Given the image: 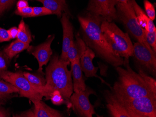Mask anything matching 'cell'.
Returning a JSON list of instances; mask_svg holds the SVG:
<instances>
[{"label":"cell","mask_w":156,"mask_h":117,"mask_svg":"<svg viewBox=\"0 0 156 117\" xmlns=\"http://www.w3.org/2000/svg\"><path fill=\"white\" fill-rule=\"evenodd\" d=\"M83 40L87 47L93 50L98 57L113 67L123 65L124 58L117 56L113 52L105 39L101 30V22L104 19L101 16L87 12L78 16Z\"/></svg>","instance_id":"6da1fadb"},{"label":"cell","mask_w":156,"mask_h":117,"mask_svg":"<svg viewBox=\"0 0 156 117\" xmlns=\"http://www.w3.org/2000/svg\"><path fill=\"white\" fill-rule=\"evenodd\" d=\"M70 63L69 60L60 59L57 54L51 57L45 70L46 83L43 93V97L48 100L53 91H59L68 108L71 107L70 98L73 91L71 71L67 68Z\"/></svg>","instance_id":"7a4b0ae2"},{"label":"cell","mask_w":156,"mask_h":117,"mask_svg":"<svg viewBox=\"0 0 156 117\" xmlns=\"http://www.w3.org/2000/svg\"><path fill=\"white\" fill-rule=\"evenodd\" d=\"M125 67H116L118 74V79L111 87V92L117 99H131L144 96H152L156 97L148 88L142 77L131 69L129 58H124Z\"/></svg>","instance_id":"3957f363"},{"label":"cell","mask_w":156,"mask_h":117,"mask_svg":"<svg viewBox=\"0 0 156 117\" xmlns=\"http://www.w3.org/2000/svg\"><path fill=\"white\" fill-rule=\"evenodd\" d=\"M101 30L108 43L117 56L129 58L133 56V44L129 34L124 33L114 22L104 20Z\"/></svg>","instance_id":"277c9868"},{"label":"cell","mask_w":156,"mask_h":117,"mask_svg":"<svg viewBox=\"0 0 156 117\" xmlns=\"http://www.w3.org/2000/svg\"><path fill=\"white\" fill-rule=\"evenodd\" d=\"M115 8L117 20L123 23L128 31L138 42L152 50L144 39V29L138 23L131 2L127 3L118 2Z\"/></svg>","instance_id":"5b68a950"},{"label":"cell","mask_w":156,"mask_h":117,"mask_svg":"<svg viewBox=\"0 0 156 117\" xmlns=\"http://www.w3.org/2000/svg\"><path fill=\"white\" fill-rule=\"evenodd\" d=\"M114 97L131 117H156V97L154 96H144L125 100Z\"/></svg>","instance_id":"8992f818"},{"label":"cell","mask_w":156,"mask_h":117,"mask_svg":"<svg viewBox=\"0 0 156 117\" xmlns=\"http://www.w3.org/2000/svg\"><path fill=\"white\" fill-rule=\"evenodd\" d=\"M0 78L16 87L19 91L20 97L27 98L32 102L41 100L43 97L32 87L22 71L12 72L6 70H0Z\"/></svg>","instance_id":"52a82bcc"},{"label":"cell","mask_w":156,"mask_h":117,"mask_svg":"<svg viewBox=\"0 0 156 117\" xmlns=\"http://www.w3.org/2000/svg\"><path fill=\"white\" fill-rule=\"evenodd\" d=\"M91 94L96 95L95 91L87 86L85 91L73 93L70 98L73 111L76 115L81 117H92L96 114L94 107L89 101V97Z\"/></svg>","instance_id":"ba28073f"},{"label":"cell","mask_w":156,"mask_h":117,"mask_svg":"<svg viewBox=\"0 0 156 117\" xmlns=\"http://www.w3.org/2000/svg\"><path fill=\"white\" fill-rule=\"evenodd\" d=\"M133 57L138 64L156 76V54L153 50L137 42L133 45Z\"/></svg>","instance_id":"9c48e42d"},{"label":"cell","mask_w":156,"mask_h":117,"mask_svg":"<svg viewBox=\"0 0 156 117\" xmlns=\"http://www.w3.org/2000/svg\"><path fill=\"white\" fill-rule=\"evenodd\" d=\"M115 0H89L87 10L89 13L102 17L104 20L112 22L117 20Z\"/></svg>","instance_id":"30bf717a"},{"label":"cell","mask_w":156,"mask_h":117,"mask_svg":"<svg viewBox=\"0 0 156 117\" xmlns=\"http://www.w3.org/2000/svg\"><path fill=\"white\" fill-rule=\"evenodd\" d=\"M55 38V36H48L43 43L36 46H30L27 49L29 53L32 54L36 58L39 64L38 71L42 72V67L46 65L50 60L52 54V50L51 45Z\"/></svg>","instance_id":"8fae6325"},{"label":"cell","mask_w":156,"mask_h":117,"mask_svg":"<svg viewBox=\"0 0 156 117\" xmlns=\"http://www.w3.org/2000/svg\"><path fill=\"white\" fill-rule=\"evenodd\" d=\"M69 15L67 13L62 14L61 21L63 28V43H62V50L59 58L62 60L67 61V54L69 48L73 42L74 41V34H73V26L69 20Z\"/></svg>","instance_id":"7c38bea8"},{"label":"cell","mask_w":156,"mask_h":117,"mask_svg":"<svg viewBox=\"0 0 156 117\" xmlns=\"http://www.w3.org/2000/svg\"><path fill=\"white\" fill-rule=\"evenodd\" d=\"M96 56L95 53L89 47H87L83 55L80 59V64L82 71L85 73L87 77H96L100 78L102 82L105 81L102 78L98 77L96 73L98 71V67H95L93 63V61ZM109 85L108 84H106Z\"/></svg>","instance_id":"4fadbf2b"},{"label":"cell","mask_w":156,"mask_h":117,"mask_svg":"<svg viewBox=\"0 0 156 117\" xmlns=\"http://www.w3.org/2000/svg\"><path fill=\"white\" fill-rule=\"evenodd\" d=\"M106 107L110 117H131L125 108L120 104L113 96L111 91H106L104 92Z\"/></svg>","instance_id":"5bb4252c"},{"label":"cell","mask_w":156,"mask_h":117,"mask_svg":"<svg viewBox=\"0 0 156 117\" xmlns=\"http://www.w3.org/2000/svg\"><path fill=\"white\" fill-rule=\"evenodd\" d=\"M71 74L74 92L85 91L87 86L83 78V73L80 64V60H77L71 63Z\"/></svg>","instance_id":"9a60e30c"},{"label":"cell","mask_w":156,"mask_h":117,"mask_svg":"<svg viewBox=\"0 0 156 117\" xmlns=\"http://www.w3.org/2000/svg\"><path fill=\"white\" fill-rule=\"evenodd\" d=\"M87 47L83 39L77 35L76 40L73 42L67 52V59L70 63L76 60H80Z\"/></svg>","instance_id":"2e32d148"},{"label":"cell","mask_w":156,"mask_h":117,"mask_svg":"<svg viewBox=\"0 0 156 117\" xmlns=\"http://www.w3.org/2000/svg\"><path fill=\"white\" fill-rule=\"evenodd\" d=\"M34 105V112L35 117H64L61 112L55 110L41 100L32 101Z\"/></svg>","instance_id":"e0dca14e"},{"label":"cell","mask_w":156,"mask_h":117,"mask_svg":"<svg viewBox=\"0 0 156 117\" xmlns=\"http://www.w3.org/2000/svg\"><path fill=\"white\" fill-rule=\"evenodd\" d=\"M43 4L44 7L52 12V14L56 15L58 17H61L62 12L71 15L65 0H37Z\"/></svg>","instance_id":"ac0fdd59"},{"label":"cell","mask_w":156,"mask_h":117,"mask_svg":"<svg viewBox=\"0 0 156 117\" xmlns=\"http://www.w3.org/2000/svg\"><path fill=\"white\" fill-rule=\"evenodd\" d=\"M17 93L19 91L16 87L0 78V105L5 104L14 94Z\"/></svg>","instance_id":"d6986e66"},{"label":"cell","mask_w":156,"mask_h":117,"mask_svg":"<svg viewBox=\"0 0 156 117\" xmlns=\"http://www.w3.org/2000/svg\"><path fill=\"white\" fill-rule=\"evenodd\" d=\"M23 74L32 87L43 96L44 89L46 83V79L42 76L31 74L29 72H24Z\"/></svg>","instance_id":"ffe728a7"},{"label":"cell","mask_w":156,"mask_h":117,"mask_svg":"<svg viewBox=\"0 0 156 117\" xmlns=\"http://www.w3.org/2000/svg\"><path fill=\"white\" fill-rule=\"evenodd\" d=\"M29 46L30 44L22 42L16 39L12 42L8 47L5 48L3 52L8 57L9 60H11L16 55L19 54L23 50L27 49Z\"/></svg>","instance_id":"44dd1931"},{"label":"cell","mask_w":156,"mask_h":117,"mask_svg":"<svg viewBox=\"0 0 156 117\" xmlns=\"http://www.w3.org/2000/svg\"><path fill=\"white\" fill-rule=\"evenodd\" d=\"M18 29V34L16 37L17 40L22 42L30 44L32 41L31 33L23 20H21L20 22Z\"/></svg>","instance_id":"7402d4cb"},{"label":"cell","mask_w":156,"mask_h":117,"mask_svg":"<svg viewBox=\"0 0 156 117\" xmlns=\"http://www.w3.org/2000/svg\"><path fill=\"white\" fill-rule=\"evenodd\" d=\"M130 2L135 13L138 23L143 29H145L150 18L147 16L143 10L137 4L136 0H131Z\"/></svg>","instance_id":"603a6c76"},{"label":"cell","mask_w":156,"mask_h":117,"mask_svg":"<svg viewBox=\"0 0 156 117\" xmlns=\"http://www.w3.org/2000/svg\"><path fill=\"white\" fill-rule=\"evenodd\" d=\"M138 73L144 79L146 85L149 88L151 91L156 96V79H154L151 77L148 76L145 73V71H144L142 68H139V72Z\"/></svg>","instance_id":"cb8c5ba5"},{"label":"cell","mask_w":156,"mask_h":117,"mask_svg":"<svg viewBox=\"0 0 156 117\" xmlns=\"http://www.w3.org/2000/svg\"><path fill=\"white\" fill-rule=\"evenodd\" d=\"M144 39L146 42L151 47L154 53L156 54V31L149 32L144 29Z\"/></svg>","instance_id":"d4e9b609"},{"label":"cell","mask_w":156,"mask_h":117,"mask_svg":"<svg viewBox=\"0 0 156 117\" xmlns=\"http://www.w3.org/2000/svg\"><path fill=\"white\" fill-rule=\"evenodd\" d=\"M49 99L51 100V102L54 105H59L66 104L67 105V103L64 98H63L59 91L55 90L53 91L49 97Z\"/></svg>","instance_id":"484cf974"},{"label":"cell","mask_w":156,"mask_h":117,"mask_svg":"<svg viewBox=\"0 0 156 117\" xmlns=\"http://www.w3.org/2000/svg\"><path fill=\"white\" fill-rule=\"evenodd\" d=\"M144 3L147 16L152 21H154L156 17V13L154 5L148 0H144Z\"/></svg>","instance_id":"4316f807"},{"label":"cell","mask_w":156,"mask_h":117,"mask_svg":"<svg viewBox=\"0 0 156 117\" xmlns=\"http://www.w3.org/2000/svg\"><path fill=\"white\" fill-rule=\"evenodd\" d=\"M33 10L32 17H37V16L52 14V12L50 10H49L44 7H33Z\"/></svg>","instance_id":"83f0119b"},{"label":"cell","mask_w":156,"mask_h":117,"mask_svg":"<svg viewBox=\"0 0 156 117\" xmlns=\"http://www.w3.org/2000/svg\"><path fill=\"white\" fill-rule=\"evenodd\" d=\"M33 7L27 6L22 8H17L16 11V14L25 17H32Z\"/></svg>","instance_id":"f1b7e54d"},{"label":"cell","mask_w":156,"mask_h":117,"mask_svg":"<svg viewBox=\"0 0 156 117\" xmlns=\"http://www.w3.org/2000/svg\"><path fill=\"white\" fill-rule=\"evenodd\" d=\"M9 63V59L4 52L0 51V70H7Z\"/></svg>","instance_id":"f546056e"},{"label":"cell","mask_w":156,"mask_h":117,"mask_svg":"<svg viewBox=\"0 0 156 117\" xmlns=\"http://www.w3.org/2000/svg\"><path fill=\"white\" fill-rule=\"evenodd\" d=\"M16 0H0V15L11 7Z\"/></svg>","instance_id":"4dcf8cb0"},{"label":"cell","mask_w":156,"mask_h":117,"mask_svg":"<svg viewBox=\"0 0 156 117\" xmlns=\"http://www.w3.org/2000/svg\"><path fill=\"white\" fill-rule=\"evenodd\" d=\"M10 39L8 30L0 28V43L9 41Z\"/></svg>","instance_id":"1f68e13d"},{"label":"cell","mask_w":156,"mask_h":117,"mask_svg":"<svg viewBox=\"0 0 156 117\" xmlns=\"http://www.w3.org/2000/svg\"><path fill=\"white\" fill-rule=\"evenodd\" d=\"M15 117H35L34 108L27 110L26 111L23 112L22 113H20V114H16L15 116Z\"/></svg>","instance_id":"d6a6232c"},{"label":"cell","mask_w":156,"mask_h":117,"mask_svg":"<svg viewBox=\"0 0 156 117\" xmlns=\"http://www.w3.org/2000/svg\"><path fill=\"white\" fill-rule=\"evenodd\" d=\"M145 29L146 31L149 32H153L154 31H156V28L155 27V24L153 22V21L151 19H149L147 26L145 27Z\"/></svg>","instance_id":"836d02e7"},{"label":"cell","mask_w":156,"mask_h":117,"mask_svg":"<svg viewBox=\"0 0 156 117\" xmlns=\"http://www.w3.org/2000/svg\"><path fill=\"white\" fill-rule=\"evenodd\" d=\"M9 33L10 35L11 39H14L17 37L18 34V29L16 27H13L8 30Z\"/></svg>","instance_id":"e575fe53"},{"label":"cell","mask_w":156,"mask_h":117,"mask_svg":"<svg viewBox=\"0 0 156 117\" xmlns=\"http://www.w3.org/2000/svg\"><path fill=\"white\" fill-rule=\"evenodd\" d=\"M10 114L8 110L0 105V117H10Z\"/></svg>","instance_id":"d590c367"},{"label":"cell","mask_w":156,"mask_h":117,"mask_svg":"<svg viewBox=\"0 0 156 117\" xmlns=\"http://www.w3.org/2000/svg\"><path fill=\"white\" fill-rule=\"evenodd\" d=\"M29 6L27 0H19L17 3V8H22Z\"/></svg>","instance_id":"8d00e7d4"},{"label":"cell","mask_w":156,"mask_h":117,"mask_svg":"<svg viewBox=\"0 0 156 117\" xmlns=\"http://www.w3.org/2000/svg\"><path fill=\"white\" fill-rule=\"evenodd\" d=\"M115 1L117 3L120 2V3H127L130 2L131 0H115Z\"/></svg>","instance_id":"74e56055"},{"label":"cell","mask_w":156,"mask_h":117,"mask_svg":"<svg viewBox=\"0 0 156 117\" xmlns=\"http://www.w3.org/2000/svg\"><path fill=\"white\" fill-rule=\"evenodd\" d=\"M30 1H32V0H30Z\"/></svg>","instance_id":"f35d334b"}]
</instances>
